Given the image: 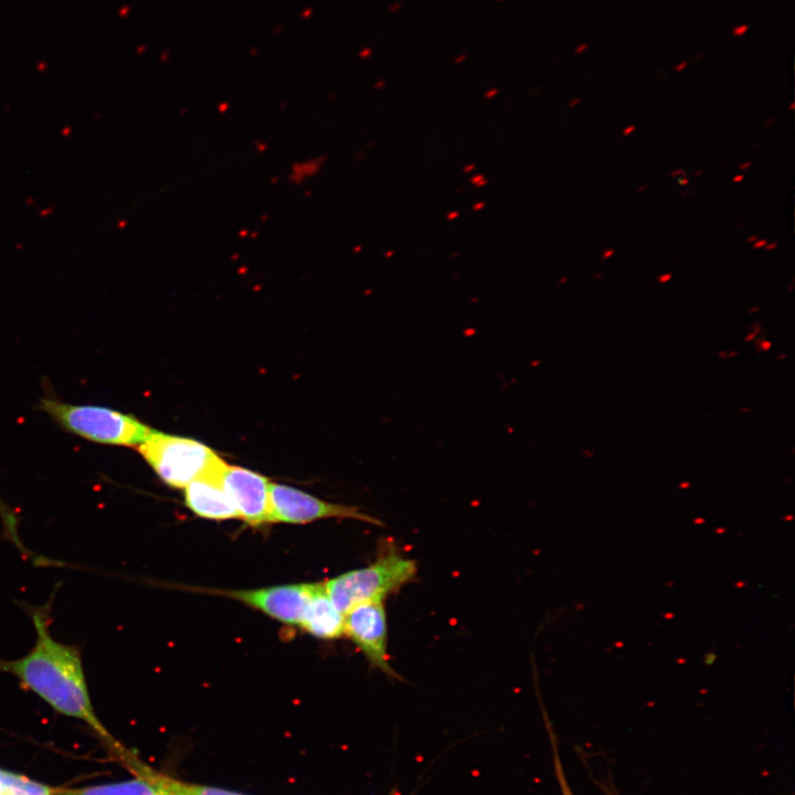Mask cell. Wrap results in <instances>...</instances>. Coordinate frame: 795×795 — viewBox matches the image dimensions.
I'll return each instance as SVG.
<instances>
[{"instance_id":"1","label":"cell","mask_w":795,"mask_h":795,"mask_svg":"<svg viewBox=\"0 0 795 795\" xmlns=\"http://www.w3.org/2000/svg\"><path fill=\"white\" fill-rule=\"evenodd\" d=\"M25 608L35 629L34 645L20 658L0 659V672L14 676L55 711L82 720L98 736L115 744L94 711L81 649L54 639L50 633L51 602Z\"/></svg>"},{"instance_id":"2","label":"cell","mask_w":795,"mask_h":795,"mask_svg":"<svg viewBox=\"0 0 795 795\" xmlns=\"http://www.w3.org/2000/svg\"><path fill=\"white\" fill-rule=\"evenodd\" d=\"M39 407L65 431L97 444L137 448L152 431L135 416L107 406L43 398Z\"/></svg>"},{"instance_id":"3","label":"cell","mask_w":795,"mask_h":795,"mask_svg":"<svg viewBox=\"0 0 795 795\" xmlns=\"http://www.w3.org/2000/svg\"><path fill=\"white\" fill-rule=\"evenodd\" d=\"M413 559L388 550L367 566L342 573L325 582L327 593L343 615L368 602H382L416 575Z\"/></svg>"},{"instance_id":"4","label":"cell","mask_w":795,"mask_h":795,"mask_svg":"<svg viewBox=\"0 0 795 795\" xmlns=\"http://www.w3.org/2000/svg\"><path fill=\"white\" fill-rule=\"evenodd\" d=\"M137 449L157 476L176 488H184L225 465L215 452L198 441L153 430Z\"/></svg>"},{"instance_id":"5","label":"cell","mask_w":795,"mask_h":795,"mask_svg":"<svg viewBox=\"0 0 795 795\" xmlns=\"http://www.w3.org/2000/svg\"><path fill=\"white\" fill-rule=\"evenodd\" d=\"M327 518L356 519L383 526L381 520L359 507L329 502L297 488L271 483L269 522L307 523Z\"/></svg>"},{"instance_id":"6","label":"cell","mask_w":795,"mask_h":795,"mask_svg":"<svg viewBox=\"0 0 795 795\" xmlns=\"http://www.w3.org/2000/svg\"><path fill=\"white\" fill-rule=\"evenodd\" d=\"M343 634L362 651L370 665L400 679L388 655V624L382 602L360 604L344 614Z\"/></svg>"},{"instance_id":"7","label":"cell","mask_w":795,"mask_h":795,"mask_svg":"<svg viewBox=\"0 0 795 795\" xmlns=\"http://www.w3.org/2000/svg\"><path fill=\"white\" fill-rule=\"evenodd\" d=\"M312 586L314 583H298L252 590H210V592L236 600L280 623L299 626Z\"/></svg>"},{"instance_id":"8","label":"cell","mask_w":795,"mask_h":795,"mask_svg":"<svg viewBox=\"0 0 795 795\" xmlns=\"http://www.w3.org/2000/svg\"><path fill=\"white\" fill-rule=\"evenodd\" d=\"M221 483L237 517L256 527L269 522V480L250 469L225 464Z\"/></svg>"},{"instance_id":"9","label":"cell","mask_w":795,"mask_h":795,"mask_svg":"<svg viewBox=\"0 0 795 795\" xmlns=\"http://www.w3.org/2000/svg\"><path fill=\"white\" fill-rule=\"evenodd\" d=\"M222 469L199 477L183 488L186 505L193 513L218 521L239 518L222 486L220 478Z\"/></svg>"},{"instance_id":"10","label":"cell","mask_w":795,"mask_h":795,"mask_svg":"<svg viewBox=\"0 0 795 795\" xmlns=\"http://www.w3.org/2000/svg\"><path fill=\"white\" fill-rule=\"evenodd\" d=\"M343 621L344 615L333 605L325 583H314L300 628L318 638L335 639L343 635Z\"/></svg>"},{"instance_id":"11","label":"cell","mask_w":795,"mask_h":795,"mask_svg":"<svg viewBox=\"0 0 795 795\" xmlns=\"http://www.w3.org/2000/svg\"><path fill=\"white\" fill-rule=\"evenodd\" d=\"M119 783L88 786L83 788H55L54 795H165L147 775Z\"/></svg>"},{"instance_id":"12","label":"cell","mask_w":795,"mask_h":795,"mask_svg":"<svg viewBox=\"0 0 795 795\" xmlns=\"http://www.w3.org/2000/svg\"><path fill=\"white\" fill-rule=\"evenodd\" d=\"M138 771L152 780L165 795H244L215 787L195 785L161 775L149 767L138 765Z\"/></svg>"},{"instance_id":"13","label":"cell","mask_w":795,"mask_h":795,"mask_svg":"<svg viewBox=\"0 0 795 795\" xmlns=\"http://www.w3.org/2000/svg\"><path fill=\"white\" fill-rule=\"evenodd\" d=\"M55 788L0 768L1 795H54Z\"/></svg>"},{"instance_id":"14","label":"cell","mask_w":795,"mask_h":795,"mask_svg":"<svg viewBox=\"0 0 795 795\" xmlns=\"http://www.w3.org/2000/svg\"><path fill=\"white\" fill-rule=\"evenodd\" d=\"M554 763H555L556 777H558V781H559V783H560V787H561V791H562V795H573L572 792H571V789H570V787H569L568 781H566L565 776H564V773H563V770H562V765H561V763H560V759L558 757L556 753H555V756H554Z\"/></svg>"},{"instance_id":"15","label":"cell","mask_w":795,"mask_h":795,"mask_svg":"<svg viewBox=\"0 0 795 795\" xmlns=\"http://www.w3.org/2000/svg\"><path fill=\"white\" fill-rule=\"evenodd\" d=\"M765 245H766V241H765V240H761V241H757L753 246H754V248H760V247H763V246H765Z\"/></svg>"},{"instance_id":"16","label":"cell","mask_w":795,"mask_h":795,"mask_svg":"<svg viewBox=\"0 0 795 795\" xmlns=\"http://www.w3.org/2000/svg\"><path fill=\"white\" fill-rule=\"evenodd\" d=\"M634 130H635V126L632 125V126L625 128L624 131H623V134H624L625 136H627V135H629L630 132H633Z\"/></svg>"},{"instance_id":"17","label":"cell","mask_w":795,"mask_h":795,"mask_svg":"<svg viewBox=\"0 0 795 795\" xmlns=\"http://www.w3.org/2000/svg\"><path fill=\"white\" fill-rule=\"evenodd\" d=\"M613 254H614V250L611 248V250L605 251V253L603 254L602 257H603V258H608V257H611Z\"/></svg>"},{"instance_id":"18","label":"cell","mask_w":795,"mask_h":795,"mask_svg":"<svg viewBox=\"0 0 795 795\" xmlns=\"http://www.w3.org/2000/svg\"><path fill=\"white\" fill-rule=\"evenodd\" d=\"M670 278H671V274H666V275L659 276L660 282H667Z\"/></svg>"},{"instance_id":"19","label":"cell","mask_w":795,"mask_h":795,"mask_svg":"<svg viewBox=\"0 0 795 795\" xmlns=\"http://www.w3.org/2000/svg\"><path fill=\"white\" fill-rule=\"evenodd\" d=\"M776 246H777L776 243H772V244H770V245H766L765 248H766L767 251H770V250L775 248Z\"/></svg>"},{"instance_id":"20","label":"cell","mask_w":795,"mask_h":795,"mask_svg":"<svg viewBox=\"0 0 795 795\" xmlns=\"http://www.w3.org/2000/svg\"><path fill=\"white\" fill-rule=\"evenodd\" d=\"M742 180H743V176H736V177L733 178V181H734V182H739V181H742Z\"/></svg>"},{"instance_id":"21","label":"cell","mask_w":795,"mask_h":795,"mask_svg":"<svg viewBox=\"0 0 795 795\" xmlns=\"http://www.w3.org/2000/svg\"><path fill=\"white\" fill-rule=\"evenodd\" d=\"M751 165H752L751 162H746V163H744V165H741V166H740V169H746V168L750 167Z\"/></svg>"},{"instance_id":"22","label":"cell","mask_w":795,"mask_h":795,"mask_svg":"<svg viewBox=\"0 0 795 795\" xmlns=\"http://www.w3.org/2000/svg\"><path fill=\"white\" fill-rule=\"evenodd\" d=\"M680 173H681V174H685L683 170L679 169V170L672 172L671 174H672V176H677V174H680Z\"/></svg>"},{"instance_id":"23","label":"cell","mask_w":795,"mask_h":795,"mask_svg":"<svg viewBox=\"0 0 795 795\" xmlns=\"http://www.w3.org/2000/svg\"><path fill=\"white\" fill-rule=\"evenodd\" d=\"M678 182H679L680 184H687V183H688V179H679Z\"/></svg>"},{"instance_id":"24","label":"cell","mask_w":795,"mask_h":795,"mask_svg":"<svg viewBox=\"0 0 795 795\" xmlns=\"http://www.w3.org/2000/svg\"><path fill=\"white\" fill-rule=\"evenodd\" d=\"M756 239H757L756 236H750V237L748 239V241H749V242H752V241H754V240H756Z\"/></svg>"},{"instance_id":"25","label":"cell","mask_w":795,"mask_h":795,"mask_svg":"<svg viewBox=\"0 0 795 795\" xmlns=\"http://www.w3.org/2000/svg\"><path fill=\"white\" fill-rule=\"evenodd\" d=\"M789 108L793 109V108H794V104H792V105L789 106Z\"/></svg>"},{"instance_id":"26","label":"cell","mask_w":795,"mask_h":795,"mask_svg":"<svg viewBox=\"0 0 795 795\" xmlns=\"http://www.w3.org/2000/svg\"><path fill=\"white\" fill-rule=\"evenodd\" d=\"M0 795H1V793H0Z\"/></svg>"}]
</instances>
